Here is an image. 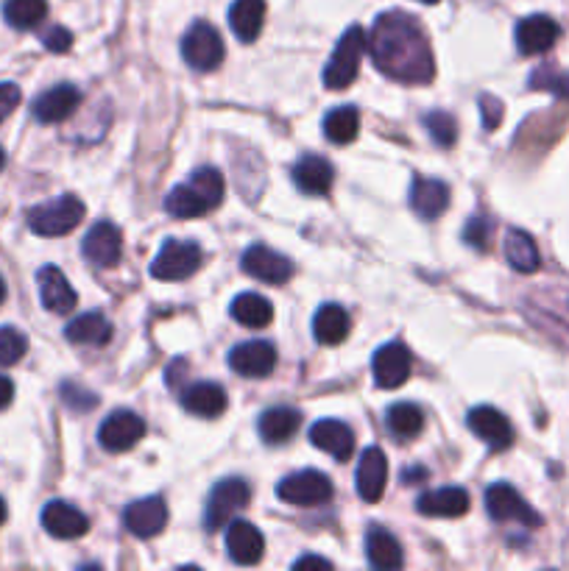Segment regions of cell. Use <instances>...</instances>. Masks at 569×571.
Segmentation results:
<instances>
[{
	"label": "cell",
	"mask_w": 569,
	"mask_h": 571,
	"mask_svg": "<svg viewBox=\"0 0 569 571\" xmlns=\"http://www.w3.org/2000/svg\"><path fill=\"white\" fill-rule=\"evenodd\" d=\"M369 51L378 71L403 84H428L435 62L422 26L405 12H383L374 20Z\"/></svg>",
	"instance_id": "obj_1"
},
{
	"label": "cell",
	"mask_w": 569,
	"mask_h": 571,
	"mask_svg": "<svg viewBox=\"0 0 569 571\" xmlns=\"http://www.w3.org/2000/svg\"><path fill=\"white\" fill-rule=\"evenodd\" d=\"M224 201V176L215 167H199L185 185L173 187L165 198V212L173 218H201Z\"/></svg>",
	"instance_id": "obj_2"
},
{
	"label": "cell",
	"mask_w": 569,
	"mask_h": 571,
	"mask_svg": "<svg viewBox=\"0 0 569 571\" xmlns=\"http://www.w3.org/2000/svg\"><path fill=\"white\" fill-rule=\"evenodd\" d=\"M366 48H369V37L360 26L346 28L344 37L335 45L333 59L324 67V87L326 89H346L358 78L360 59H363Z\"/></svg>",
	"instance_id": "obj_3"
},
{
	"label": "cell",
	"mask_w": 569,
	"mask_h": 571,
	"mask_svg": "<svg viewBox=\"0 0 569 571\" xmlns=\"http://www.w3.org/2000/svg\"><path fill=\"white\" fill-rule=\"evenodd\" d=\"M84 221V203L76 196H59L28 212V228L39 237H62Z\"/></svg>",
	"instance_id": "obj_4"
},
{
	"label": "cell",
	"mask_w": 569,
	"mask_h": 571,
	"mask_svg": "<svg viewBox=\"0 0 569 571\" xmlns=\"http://www.w3.org/2000/svg\"><path fill=\"white\" fill-rule=\"evenodd\" d=\"M201 246L193 240H168L151 262V276L162 282H182L201 268Z\"/></svg>",
	"instance_id": "obj_5"
},
{
	"label": "cell",
	"mask_w": 569,
	"mask_h": 571,
	"mask_svg": "<svg viewBox=\"0 0 569 571\" xmlns=\"http://www.w3.org/2000/svg\"><path fill=\"white\" fill-rule=\"evenodd\" d=\"M276 496L288 505H296V508H319V505L333 499V483L321 471H296L276 485Z\"/></svg>",
	"instance_id": "obj_6"
},
{
	"label": "cell",
	"mask_w": 569,
	"mask_h": 571,
	"mask_svg": "<svg viewBox=\"0 0 569 571\" xmlns=\"http://www.w3.org/2000/svg\"><path fill=\"white\" fill-rule=\"evenodd\" d=\"M182 57H185V62L190 64L193 71H215L218 64L224 62V39L210 23L199 20L182 39Z\"/></svg>",
	"instance_id": "obj_7"
},
{
	"label": "cell",
	"mask_w": 569,
	"mask_h": 571,
	"mask_svg": "<svg viewBox=\"0 0 569 571\" xmlns=\"http://www.w3.org/2000/svg\"><path fill=\"white\" fill-rule=\"evenodd\" d=\"M249 499H251V491L244 480L230 476V480H224V483H218L215 488H212L210 499H207L205 527L210 530V533L226 527V524L232 521V516L249 505Z\"/></svg>",
	"instance_id": "obj_8"
},
{
	"label": "cell",
	"mask_w": 569,
	"mask_h": 571,
	"mask_svg": "<svg viewBox=\"0 0 569 571\" xmlns=\"http://www.w3.org/2000/svg\"><path fill=\"white\" fill-rule=\"evenodd\" d=\"M486 510L494 521H519V524L531 530L542 524L539 513H533L531 505L508 483H494L486 491Z\"/></svg>",
	"instance_id": "obj_9"
},
{
	"label": "cell",
	"mask_w": 569,
	"mask_h": 571,
	"mask_svg": "<svg viewBox=\"0 0 569 571\" xmlns=\"http://www.w3.org/2000/svg\"><path fill=\"white\" fill-rule=\"evenodd\" d=\"M146 435V421L140 415L128 413V410H115L107 415V421L98 430V440L107 451H128L137 446Z\"/></svg>",
	"instance_id": "obj_10"
},
{
	"label": "cell",
	"mask_w": 569,
	"mask_h": 571,
	"mask_svg": "<svg viewBox=\"0 0 569 571\" xmlns=\"http://www.w3.org/2000/svg\"><path fill=\"white\" fill-rule=\"evenodd\" d=\"M240 265L249 276L260 282H269V285H285V282L294 276V262L288 257L276 255L269 246H251L246 248L244 257H240Z\"/></svg>",
	"instance_id": "obj_11"
},
{
	"label": "cell",
	"mask_w": 569,
	"mask_h": 571,
	"mask_svg": "<svg viewBox=\"0 0 569 571\" xmlns=\"http://www.w3.org/2000/svg\"><path fill=\"white\" fill-rule=\"evenodd\" d=\"M84 257L92 262V265L98 268H112L121 262V255H123V235L121 228L115 226V223L109 221H101L96 223V226L87 232V237H84V246H82Z\"/></svg>",
	"instance_id": "obj_12"
},
{
	"label": "cell",
	"mask_w": 569,
	"mask_h": 571,
	"mask_svg": "<svg viewBox=\"0 0 569 571\" xmlns=\"http://www.w3.org/2000/svg\"><path fill=\"white\" fill-rule=\"evenodd\" d=\"M230 365L235 374L246 380H262L269 376L276 365V349L265 340H249L235 346L230 355Z\"/></svg>",
	"instance_id": "obj_13"
},
{
	"label": "cell",
	"mask_w": 569,
	"mask_h": 571,
	"mask_svg": "<svg viewBox=\"0 0 569 571\" xmlns=\"http://www.w3.org/2000/svg\"><path fill=\"white\" fill-rule=\"evenodd\" d=\"M561 37V26L547 14H531L517 26V48L524 57H539L547 53Z\"/></svg>",
	"instance_id": "obj_14"
},
{
	"label": "cell",
	"mask_w": 569,
	"mask_h": 571,
	"mask_svg": "<svg viewBox=\"0 0 569 571\" xmlns=\"http://www.w3.org/2000/svg\"><path fill=\"white\" fill-rule=\"evenodd\" d=\"M123 524L135 538H154L168 524L165 501L160 496H151V499H140L135 505H128L126 513H123Z\"/></svg>",
	"instance_id": "obj_15"
},
{
	"label": "cell",
	"mask_w": 569,
	"mask_h": 571,
	"mask_svg": "<svg viewBox=\"0 0 569 571\" xmlns=\"http://www.w3.org/2000/svg\"><path fill=\"white\" fill-rule=\"evenodd\" d=\"M410 351L403 343H385L383 349H378L374 360H371V371H374V382L380 387H399L408 382L410 376Z\"/></svg>",
	"instance_id": "obj_16"
},
{
	"label": "cell",
	"mask_w": 569,
	"mask_h": 571,
	"mask_svg": "<svg viewBox=\"0 0 569 571\" xmlns=\"http://www.w3.org/2000/svg\"><path fill=\"white\" fill-rule=\"evenodd\" d=\"M226 549L235 563L255 566L265 553V538L251 521H230L226 524Z\"/></svg>",
	"instance_id": "obj_17"
},
{
	"label": "cell",
	"mask_w": 569,
	"mask_h": 571,
	"mask_svg": "<svg viewBox=\"0 0 569 571\" xmlns=\"http://www.w3.org/2000/svg\"><path fill=\"white\" fill-rule=\"evenodd\" d=\"M469 430L494 451H503L514 444V426L494 407H474L469 413Z\"/></svg>",
	"instance_id": "obj_18"
},
{
	"label": "cell",
	"mask_w": 569,
	"mask_h": 571,
	"mask_svg": "<svg viewBox=\"0 0 569 571\" xmlns=\"http://www.w3.org/2000/svg\"><path fill=\"white\" fill-rule=\"evenodd\" d=\"M310 440H313L316 449L333 455L338 463L352 460L355 435H352V430L344 424V421H335V419L316 421V424L310 426Z\"/></svg>",
	"instance_id": "obj_19"
},
{
	"label": "cell",
	"mask_w": 569,
	"mask_h": 571,
	"mask_svg": "<svg viewBox=\"0 0 569 571\" xmlns=\"http://www.w3.org/2000/svg\"><path fill=\"white\" fill-rule=\"evenodd\" d=\"M42 527L53 535V538L73 541L87 535L90 530V519L78 508L67 505V501H48L42 510Z\"/></svg>",
	"instance_id": "obj_20"
},
{
	"label": "cell",
	"mask_w": 569,
	"mask_h": 571,
	"mask_svg": "<svg viewBox=\"0 0 569 571\" xmlns=\"http://www.w3.org/2000/svg\"><path fill=\"white\" fill-rule=\"evenodd\" d=\"M388 483V457L383 449L371 446L360 455L358 463V494L363 501H380Z\"/></svg>",
	"instance_id": "obj_21"
},
{
	"label": "cell",
	"mask_w": 569,
	"mask_h": 571,
	"mask_svg": "<svg viewBox=\"0 0 569 571\" xmlns=\"http://www.w3.org/2000/svg\"><path fill=\"white\" fill-rule=\"evenodd\" d=\"M39 282V299L53 315H67L76 307L78 296L71 287V282L64 280V273L57 265H46L37 273Z\"/></svg>",
	"instance_id": "obj_22"
},
{
	"label": "cell",
	"mask_w": 569,
	"mask_h": 571,
	"mask_svg": "<svg viewBox=\"0 0 569 571\" xmlns=\"http://www.w3.org/2000/svg\"><path fill=\"white\" fill-rule=\"evenodd\" d=\"M78 103H82V92L73 84H59V87H51L34 101V117L39 123H48V126L62 123L76 112Z\"/></svg>",
	"instance_id": "obj_23"
},
{
	"label": "cell",
	"mask_w": 569,
	"mask_h": 571,
	"mask_svg": "<svg viewBox=\"0 0 569 571\" xmlns=\"http://www.w3.org/2000/svg\"><path fill=\"white\" fill-rule=\"evenodd\" d=\"M449 207V187L438 178H413L410 185V210L422 221H435Z\"/></svg>",
	"instance_id": "obj_24"
},
{
	"label": "cell",
	"mask_w": 569,
	"mask_h": 571,
	"mask_svg": "<svg viewBox=\"0 0 569 571\" xmlns=\"http://www.w3.org/2000/svg\"><path fill=\"white\" fill-rule=\"evenodd\" d=\"M335 182L333 165L324 157L308 153L294 165V185L308 196H326Z\"/></svg>",
	"instance_id": "obj_25"
},
{
	"label": "cell",
	"mask_w": 569,
	"mask_h": 571,
	"mask_svg": "<svg viewBox=\"0 0 569 571\" xmlns=\"http://www.w3.org/2000/svg\"><path fill=\"white\" fill-rule=\"evenodd\" d=\"M419 513L433 516V519H458L469 510V494L463 488H438V491H428V494L419 496L416 501Z\"/></svg>",
	"instance_id": "obj_26"
},
{
	"label": "cell",
	"mask_w": 569,
	"mask_h": 571,
	"mask_svg": "<svg viewBox=\"0 0 569 571\" xmlns=\"http://www.w3.org/2000/svg\"><path fill=\"white\" fill-rule=\"evenodd\" d=\"M182 407L201 419H218L226 410V390L215 382H196L182 394Z\"/></svg>",
	"instance_id": "obj_27"
},
{
	"label": "cell",
	"mask_w": 569,
	"mask_h": 571,
	"mask_svg": "<svg viewBox=\"0 0 569 571\" xmlns=\"http://www.w3.org/2000/svg\"><path fill=\"white\" fill-rule=\"evenodd\" d=\"M301 426V413L294 407H271L260 419V438L269 446H282L294 438Z\"/></svg>",
	"instance_id": "obj_28"
},
{
	"label": "cell",
	"mask_w": 569,
	"mask_h": 571,
	"mask_svg": "<svg viewBox=\"0 0 569 571\" xmlns=\"http://www.w3.org/2000/svg\"><path fill=\"white\" fill-rule=\"evenodd\" d=\"M265 23V0H235L230 9V26L240 42H255Z\"/></svg>",
	"instance_id": "obj_29"
},
{
	"label": "cell",
	"mask_w": 569,
	"mask_h": 571,
	"mask_svg": "<svg viewBox=\"0 0 569 571\" xmlns=\"http://www.w3.org/2000/svg\"><path fill=\"white\" fill-rule=\"evenodd\" d=\"M366 558H369L374 569L383 571H394L405 563L399 541L380 527L369 530V535H366Z\"/></svg>",
	"instance_id": "obj_30"
},
{
	"label": "cell",
	"mask_w": 569,
	"mask_h": 571,
	"mask_svg": "<svg viewBox=\"0 0 569 571\" xmlns=\"http://www.w3.org/2000/svg\"><path fill=\"white\" fill-rule=\"evenodd\" d=\"M64 337L76 346H107L112 340V326L101 312H84L67 324Z\"/></svg>",
	"instance_id": "obj_31"
},
{
	"label": "cell",
	"mask_w": 569,
	"mask_h": 571,
	"mask_svg": "<svg viewBox=\"0 0 569 571\" xmlns=\"http://www.w3.org/2000/svg\"><path fill=\"white\" fill-rule=\"evenodd\" d=\"M349 315H346L344 307L338 305H324L313 318V335L316 340L324 343V346H338L349 337Z\"/></svg>",
	"instance_id": "obj_32"
},
{
	"label": "cell",
	"mask_w": 569,
	"mask_h": 571,
	"mask_svg": "<svg viewBox=\"0 0 569 571\" xmlns=\"http://www.w3.org/2000/svg\"><path fill=\"white\" fill-rule=\"evenodd\" d=\"M232 318L237 324L249 326V330H262L274 321V307L269 299H262L257 293H240L230 307Z\"/></svg>",
	"instance_id": "obj_33"
},
{
	"label": "cell",
	"mask_w": 569,
	"mask_h": 571,
	"mask_svg": "<svg viewBox=\"0 0 569 571\" xmlns=\"http://www.w3.org/2000/svg\"><path fill=\"white\" fill-rule=\"evenodd\" d=\"M506 257L511 262L514 271L519 273H533L542 265V257H539V248L533 243L531 235H524L519 228H511L506 237Z\"/></svg>",
	"instance_id": "obj_34"
},
{
	"label": "cell",
	"mask_w": 569,
	"mask_h": 571,
	"mask_svg": "<svg viewBox=\"0 0 569 571\" xmlns=\"http://www.w3.org/2000/svg\"><path fill=\"white\" fill-rule=\"evenodd\" d=\"M385 424H388V432L394 438L413 440L424 430V413L410 401H403V405L391 407L388 415H385Z\"/></svg>",
	"instance_id": "obj_35"
},
{
	"label": "cell",
	"mask_w": 569,
	"mask_h": 571,
	"mask_svg": "<svg viewBox=\"0 0 569 571\" xmlns=\"http://www.w3.org/2000/svg\"><path fill=\"white\" fill-rule=\"evenodd\" d=\"M48 14V0H7L3 3V17L12 28L28 32L37 28Z\"/></svg>",
	"instance_id": "obj_36"
},
{
	"label": "cell",
	"mask_w": 569,
	"mask_h": 571,
	"mask_svg": "<svg viewBox=\"0 0 569 571\" xmlns=\"http://www.w3.org/2000/svg\"><path fill=\"white\" fill-rule=\"evenodd\" d=\"M360 132V112L355 107H341L324 117V134L326 140H333L335 146H346L352 142Z\"/></svg>",
	"instance_id": "obj_37"
},
{
	"label": "cell",
	"mask_w": 569,
	"mask_h": 571,
	"mask_svg": "<svg viewBox=\"0 0 569 571\" xmlns=\"http://www.w3.org/2000/svg\"><path fill=\"white\" fill-rule=\"evenodd\" d=\"M424 128L433 137L435 146L442 148H453L455 140H458V126H455V117L449 112H442V109H435L424 117Z\"/></svg>",
	"instance_id": "obj_38"
},
{
	"label": "cell",
	"mask_w": 569,
	"mask_h": 571,
	"mask_svg": "<svg viewBox=\"0 0 569 571\" xmlns=\"http://www.w3.org/2000/svg\"><path fill=\"white\" fill-rule=\"evenodd\" d=\"M28 340L23 332H17L14 326H0V369H9L14 362H20L26 357Z\"/></svg>",
	"instance_id": "obj_39"
},
{
	"label": "cell",
	"mask_w": 569,
	"mask_h": 571,
	"mask_svg": "<svg viewBox=\"0 0 569 571\" xmlns=\"http://www.w3.org/2000/svg\"><path fill=\"white\" fill-rule=\"evenodd\" d=\"M531 87L547 89V92H553L556 98L569 101V73H558L553 71V67H539L531 76Z\"/></svg>",
	"instance_id": "obj_40"
},
{
	"label": "cell",
	"mask_w": 569,
	"mask_h": 571,
	"mask_svg": "<svg viewBox=\"0 0 569 571\" xmlns=\"http://www.w3.org/2000/svg\"><path fill=\"white\" fill-rule=\"evenodd\" d=\"M463 240L469 243L472 248H488V243H492V221H486V218H472V221L467 223V228H463Z\"/></svg>",
	"instance_id": "obj_41"
},
{
	"label": "cell",
	"mask_w": 569,
	"mask_h": 571,
	"mask_svg": "<svg viewBox=\"0 0 569 571\" xmlns=\"http://www.w3.org/2000/svg\"><path fill=\"white\" fill-rule=\"evenodd\" d=\"M20 98H23V92H20L17 84H12V82L0 84V123L7 121L9 114L17 109Z\"/></svg>",
	"instance_id": "obj_42"
},
{
	"label": "cell",
	"mask_w": 569,
	"mask_h": 571,
	"mask_svg": "<svg viewBox=\"0 0 569 571\" xmlns=\"http://www.w3.org/2000/svg\"><path fill=\"white\" fill-rule=\"evenodd\" d=\"M42 45H46L48 51L51 53H64V51H71V45H73V34L67 32V28L62 26H53L51 32L42 37Z\"/></svg>",
	"instance_id": "obj_43"
},
{
	"label": "cell",
	"mask_w": 569,
	"mask_h": 571,
	"mask_svg": "<svg viewBox=\"0 0 569 571\" xmlns=\"http://www.w3.org/2000/svg\"><path fill=\"white\" fill-rule=\"evenodd\" d=\"M480 112H483V123H486V128H497L499 126V117H503V103L497 101V98H480Z\"/></svg>",
	"instance_id": "obj_44"
},
{
	"label": "cell",
	"mask_w": 569,
	"mask_h": 571,
	"mask_svg": "<svg viewBox=\"0 0 569 571\" xmlns=\"http://www.w3.org/2000/svg\"><path fill=\"white\" fill-rule=\"evenodd\" d=\"M84 390L73 385L62 387V399L73 407V410H82V407H96V396H82Z\"/></svg>",
	"instance_id": "obj_45"
},
{
	"label": "cell",
	"mask_w": 569,
	"mask_h": 571,
	"mask_svg": "<svg viewBox=\"0 0 569 571\" xmlns=\"http://www.w3.org/2000/svg\"><path fill=\"white\" fill-rule=\"evenodd\" d=\"M294 569H321V571H330L333 569V563H330V560H324V558H319V555H308V558H299L294 563Z\"/></svg>",
	"instance_id": "obj_46"
},
{
	"label": "cell",
	"mask_w": 569,
	"mask_h": 571,
	"mask_svg": "<svg viewBox=\"0 0 569 571\" xmlns=\"http://www.w3.org/2000/svg\"><path fill=\"white\" fill-rule=\"evenodd\" d=\"M14 399V385L9 376H0V410H7Z\"/></svg>",
	"instance_id": "obj_47"
},
{
	"label": "cell",
	"mask_w": 569,
	"mask_h": 571,
	"mask_svg": "<svg viewBox=\"0 0 569 571\" xmlns=\"http://www.w3.org/2000/svg\"><path fill=\"white\" fill-rule=\"evenodd\" d=\"M7 516H9V510H7V501L0 499V524H3V521H7Z\"/></svg>",
	"instance_id": "obj_48"
},
{
	"label": "cell",
	"mask_w": 569,
	"mask_h": 571,
	"mask_svg": "<svg viewBox=\"0 0 569 571\" xmlns=\"http://www.w3.org/2000/svg\"><path fill=\"white\" fill-rule=\"evenodd\" d=\"M3 299H7V285H3V280H0V305H3Z\"/></svg>",
	"instance_id": "obj_49"
},
{
	"label": "cell",
	"mask_w": 569,
	"mask_h": 571,
	"mask_svg": "<svg viewBox=\"0 0 569 571\" xmlns=\"http://www.w3.org/2000/svg\"><path fill=\"white\" fill-rule=\"evenodd\" d=\"M3 165H7V153H3V148H0V171H3Z\"/></svg>",
	"instance_id": "obj_50"
},
{
	"label": "cell",
	"mask_w": 569,
	"mask_h": 571,
	"mask_svg": "<svg viewBox=\"0 0 569 571\" xmlns=\"http://www.w3.org/2000/svg\"><path fill=\"white\" fill-rule=\"evenodd\" d=\"M419 3H428V7H433V3H438V0H419Z\"/></svg>",
	"instance_id": "obj_51"
}]
</instances>
